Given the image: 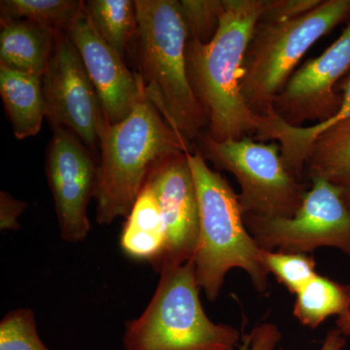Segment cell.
Instances as JSON below:
<instances>
[{
  "label": "cell",
  "instance_id": "603a6c76",
  "mask_svg": "<svg viewBox=\"0 0 350 350\" xmlns=\"http://www.w3.org/2000/svg\"><path fill=\"white\" fill-rule=\"evenodd\" d=\"M0 350H50L39 337L31 308L11 310L0 322Z\"/></svg>",
  "mask_w": 350,
  "mask_h": 350
},
{
  "label": "cell",
  "instance_id": "52a82bcc",
  "mask_svg": "<svg viewBox=\"0 0 350 350\" xmlns=\"http://www.w3.org/2000/svg\"><path fill=\"white\" fill-rule=\"evenodd\" d=\"M195 144L206 162L234 175L243 216L290 218L298 213L308 190L285 167L278 142L250 137L216 142L202 133Z\"/></svg>",
  "mask_w": 350,
  "mask_h": 350
},
{
  "label": "cell",
  "instance_id": "83f0119b",
  "mask_svg": "<svg viewBox=\"0 0 350 350\" xmlns=\"http://www.w3.org/2000/svg\"><path fill=\"white\" fill-rule=\"evenodd\" d=\"M336 328L338 329L345 337H350V312L338 317L336 321Z\"/></svg>",
  "mask_w": 350,
  "mask_h": 350
},
{
  "label": "cell",
  "instance_id": "277c9868",
  "mask_svg": "<svg viewBox=\"0 0 350 350\" xmlns=\"http://www.w3.org/2000/svg\"><path fill=\"white\" fill-rule=\"evenodd\" d=\"M187 158L200 204V236L193 262L200 290L215 301L228 273L241 269L259 293H266L269 273L262 266V248L246 228L238 194L197 148L188 152Z\"/></svg>",
  "mask_w": 350,
  "mask_h": 350
},
{
  "label": "cell",
  "instance_id": "ba28073f",
  "mask_svg": "<svg viewBox=\"0 0 350 350\" xmlns=\"http://www.w3.org/2000/svg\"><path fill=\"white\" fill-rule=\"evenodd\" d=\"M298 213L290 218L243 216L262 250L308 254L333 247L350 256V209L340 189L323 178L312 179Z\"/></svg>",
  "mask_w": 350,
  "mask_h": 350
},
{
  "label": "cell",
  "instance_id": "d6986e66",
  "mask_svg": "<svg viewBox=\"0 0 350 350\" xmlns=\"http://www.w3.org/2000/svg\"><path fill=\"white\" fill-rule=\"evenodd\" d=\"M350 312V286L317 275L296 295L295 319L315 329L329 317Z\"/></svg>",
  "mask_w": 350,
  "mask_h": 350
},
{
  "label": "cell",
  "instance_id": "5b68a950",
  "mask_svg": "<svg viewBox=\"0 0 350 350\" xmlns=\"http://www.w3.org/2000/svg\"><path fill=\"white\" fill-rule=\"evenodd\" d=\"M194 262L163 269L153 297L137 319L126 322L125 350H236L243 334L207 317Z\"/></svg>",
  "mask_w": 350,
  "mask_h": 350
},
{
  "label": "cell",
  "instance_id": "7402d4cb",
  "mask_svg": "<svg viewBox=\"0 0 350 350\" xmlns=\"http://www.w3.org/2000/svg\"><path fill=\"white\" fill-rule=\"evenodd\" d=\"M262 262L268 273L296 296L312 278L319 275L317 262L308 254L269 251L262 248Z\"/></svg>",
  "mask_w": 350,
  "mask_h": 350
},
{
  "label": "cell",
  "instance_id": "8992f818",
  "mask_svg": "<svg viewBox=\"0 0 350 350\" xmlns=\"http://www.w3.org/2000/svg\"><path fill=\"white\" fill-rule=\"evenodd\" d=\"M350 20V0H321L300 17H260L246 51L241 92L251 111L265 117L308 51L338 25Z\"/></svg>",
  "mask_w": 350,
  "mask_h": 350
},
{
  "label": "cell",
  "instance_id": "9a60e30c",
  "mask_svg": "<svg viewBox=\"0 0 350 350\" xmlns=\"http://www.w3.org/2000/svg\"><path fill=\"white\" fill-rule=\"evenodd\" d=\"M57 32L29 20H1L0 66L42 78Z\"/></svg>",
  "mask_w": 350,
  "mask_h": 350
},
{
  "label": "cell",
  "instance_id": "ffe728a7",
  "mask_svg": "<svg viewBox=\"0 0 350 350\" xmlns=\"http://www.w3.org/2000/svg\"><path fill=\"white\" fill-rule=\"evenodd\" d=\"M84 11L101 38L123 57L137 31L135 2L131 0H90Z\"/></svg>",
  "mask_w": 350,
  "mask_h": 350
},
{
  "label": "cell",
  "instance_id": "5bb4252c",
  "mask_svg": "<svg viewBox=\"0 0 350 350\" xmlns=\"http://www.w3.org/2000/svg\"><path fill=\"white\" fill-rule=\"evenodd\" d=\"M342 101L340 110L332 118L308 126H292L280 119L275 111L261 117L260 128L255 135L257 142H278L282 148V158L286 169L301 181L306 159L313 142L333 126L350 118V76L342 87Z\"/></svg>",
  "mask_w": 350,
  "mask_h": 350
},
{
  "label": "cell",
  "instance_id": "7a4b0ae2",
  "mask_svg": "<svg viewBox=\"0 0 350 350\" xmlns=\"http://www.w3.org/2000/svg\"><path fill=\"white\" fill-rule=\"evenodd\" d=\"M138 79L142 93L167 125L190 145L207 120L191 86L187 27L177 0H137Z\"/></svg>",
  "mask_w": 350,
  "mask_h": 350
},
{
  "label": "cell",
  "instance_id": "9c48e42d",
  "mask_svg": "<svg viewBox=\"0 0 350 350\" xmlns=\"http://www.w3.org/2000/svg\"><path fill=\"white\" fill-rule=\"evenodd\" d=\"M45 118L52 128L72 131L89 148L100 144L107 118L77 48L66 31H59L42 76Z\"/></svg>",
  "mask_w": 350,
  "mask_h": 350
},
{
  "label": "cell",
  "instance_id": "cb8c5ba5",
  "mask_svg": "<svg viewBox=\"0 0 350 350\" xmlns=\"http://www.w3.org/2000/svg\"><path fill=\"white\" fill-rule=\"evenodd\" d=\"M180 7L189 39L211 42L218 31L225 0H181Z\"/></svg>",
  "mask_w": 350,
  "mask_h": 350
},
{
  "label": "cell",
  "instance_id": "e0dca14e",
  "mask_svg": "<svg viewBox=\"0 0 350 350\" xmlns=\"http://www.w3.org/2000/svg\"><path fill=\"white\" fill-rule=\"evenodd\" d=\"M165 245L162 211L151 189L144 185L126 217L120 246L126 256L148 262L152 266L162 255Z\"/></svg>",
  "mask_w": 350,
  "mask_h": 350
},
{
  "label": "cell",
  "instance_id": "8fae6325",
  "mask_svg": "<svg viewBox=\"0 0 350 350\" xmlns=\"http://www.w3.org/2000/svg\"><path fill=\"white\" fill-rule=\"evenodd\" d=\"M145 185L160 206L165 227V245L154 271L192 261L200 236V204L187 153L170 157L151 170Z\"/></svg>",
  "mask_w": 350,
  "mask_h": 350
},
{
  "label": "cell",
  "instance_id": "3957f363",
  "mask_svg": "<svg viewBox=\"0 0 350 350\" xmlns=\"http://www.w3.org/2000/svg\"><path fill=\"white\" fill-rule=\"evenodd\" d=\"M100 146L94 193L96 220L100 225L128 217L157 165L170 157L196 150L145 98L125 120L105 126Z\"/></svg>",
  "mask_w": 350,
  "mask_h": 350
},
{
  "label": "cell",
  "instance_id": "484cf974",
  "mask_svg": "<svg viewBox=\"0 0 350 350\" xmlns=\"http://www.w3.org/2000/svg\"><path fill=\"white\" fill-rule=\"evenodd\" d=\"M27 208V202L15 199L8 192H0V229L1 231H18L19 217Z\"/></svg>",
  "mask_w": 350,
  "mask_h": 350
},
{
  "label": "cell",
  "instance_id": "4316f807",
  "mask_svg": "<svg viewBox=\"0 0 350 350\" xmlns=\"http://www.w3.org/2000/svg\"><path fill=\"white\" fill-rule=\"evenodd\" d=\"M345 344V336L335 328L328 332L319 350H342Z\"/></svg>",
  "mask_w": 350,
  "mask_h": 350
},
{
  "label": "cell",
  "instance_id": "2e32d148",
  "mask_svg": "<svg viewBox=\"0 0 350 350\" xmlns=\"http://www.w3.org/2000/svg\"><path fill=\"white\" fill-rule=\"evenodd\" d=\"M0 94L16 138L38 135L45 118L42 78L0 66Z\"/></svg>",
  "mask_w": 350,
  "mask_h": 350
},
{
  "label": "cell",
  "instance_id": "4fadbf2b",
  "mask_svg": "<svg viewBox=\"0 0 350 350\" xmlns=\"http://www.w3.org/2000/svg\"><path fill=\"white\" fill-rule=\"evenodd\" d=\"M66 33L81 56L107 123L123 121L144 98L137 73L101 38L85 11Z\"/></svg>",
  "mask_w": 350,
  "mask_h": 350
},
{
  "label": "cell",
  "instance_id": "44dd1931",
  "mask_svg": "<svg viewBox=\"0 0 350 350\" xmlns=\"http://www.w3.org/2000/svg\"><path fill=\"white\" fill-rule=\"evenodd\" d=\"M78 0H2L1 20H29L55 31L68 32L84 12Z\"/></svg>",
  "mask_w": 350,
  "mask_h": 350
},
{
  "label": "cell",
  "instance_id": "30bf717a",
  "mask_svg": "<svg viewBox=\"0 0 350 350\" xmlns=\"http://www.w3.org/2000/svg\"><path fill=\"white\" fill-rule=\"evenodd\" d=\"M98 165L72 131L53 129L46 172L63 241L78 243L91 231L88 206L94 199Z\"/></svg>",
  "mask_w": 350,
  "mask_h": 350
},
{
  "label": "cell",
  "instance_id": "d4e9b609",
  "mask_svg": "<svg viewBox=\"0 0 350 350\" xmlns=\"http://www.w3.org/2000/svg\"><path fill=\"white\" fill-rule=\"evenodd\" d=\"M282 338V334L278 325L262 322L243 334L239 350H275Z\"/></svg>",
  "mask_w": 350,
  "mask_h": 350
},
{
  "label": "cell",
  "instance_id": "ac0fdd59",
  "mask_svg": "<svg viewBox=\"0 0 350 350\" xmlns=\"http://www.w3.org/2000/svg\"><path fill=\"white\" fill-rule=\"evenodd\" d=\"M304 176L323 178L340 189L350 209V118L315 139L308 153Z\"/></svg>",
  "mask_w": 350,
  "mask_h": 350
},
{
  "label": "cell",
  "instance_id": "6da1fadb",
  "mask_svg": "<svg viewBox=\"0 0 350 350\" xmlns=\"http://www.w3.org/2000/svg\"><path fill=\"white\" fill-rule=\"evenodd\" d=\"M268 0H225L220 25L209 43L188 39L191 86L207 120L206 135L216 140L254 137L260 117L241 92L246 51Z\"/></svg>",
  "mask_w": 350,
  "mask_h": 350
},
{
  "label": "cell",
  "instance_id": "7c38bea8",
  "mask_svg": "<svg viewBox=\"0 0 350 350\" xmlns=\"http://www.w3.org/2000/svg\"><path fill=\"white\" fill-rule=\"evenodd\" d=\"M349 71L350 20L335 42L295 71L276 96L273 111L292 126L327 121L340 110L342 96L336 87Z\"/></svg>",
  "mask_w": 350,
  "mask_h": 350
}]
</instances>
